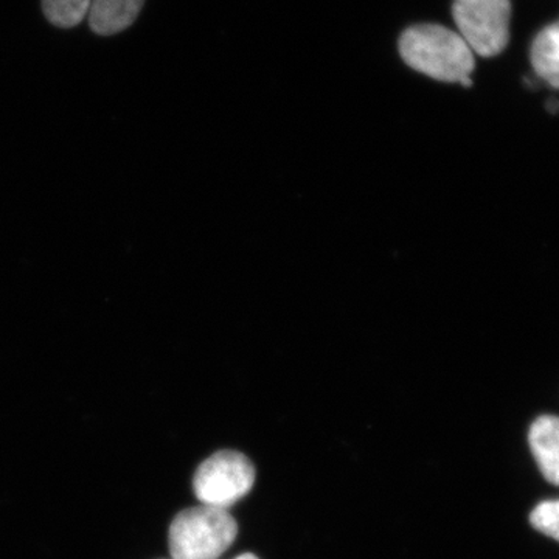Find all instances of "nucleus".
Here are the masks:
<instances>
[{
	"label": "nucleus",
	"mask_w": 559,
	"mask_h": 559,
	"mask_svg": "<svg viewBox=\"0 0 559 559\" xmlns=\"http://www.w3.org/2000/svg\"><path fill=\"white\" fill-rule=\"evenodd\" d=\"M452 17L474 55L498 57L509 46L510 0H454Z\"/></svg>",
	"instance_id": "nucleus-3"
},
{
	"label": "nucleus",
	"mask_w": 559,
	"mask_h": 559,
	"mask_svg": "<svg viewBox=\"0 0 559 559\" xmlns=\"http://www.w3.org/2000/svg\"><path fill=\"white\" fill-rule=\"evenodd\" d=\"M92 0H43L47 21L58 28H73L86 20Z\"/></svg>",
	"instance_id": "nucleus-8"
},
{
	"label": "nucleus",
	"mask_w": 559,
	"mask_h": 559,
	"mask_svg": "<svg viewBox=\"0 0 559 559\" xmlns=\"http://www.w3.org/2000/svg\"><path fill=\"white\" fill-rule=\"evenodd\" d=\"M255 484V468L245 454L219 451L201 463L193 477V491L202 506L229 509Z\"/></svg>",
	"instance_id": "nucleus-4"
},
{
	"label": "nucleus",
	"mask_w": 559,
	"mask_h": 559,
	"mask_svg": "<svg viewBox=\"0 0 559 559\" xmlns=\"http://www.w3.org/2000/svg\"><path fill=\"white\" fill-rule=\"evenodd\" d=\"M237 559H260V558L255 557V555H252V554H245V555H241V557H238Z\"/></svg>",
	"instance_id": "nucleus-10"
},
{
	"label": "nucleus",
	"mask_w": 559,
	"mask_h": 559,
	"mask_svg": "<svg viewBox=\"0 0 559 559\" xmlns=\"http://www.w3.org/2000/svg\"><path fill=\"white\" fill-rule=\"evenodd\" d=\"M528 443L540 473L551 485H559V418L546 415L533 423Z\"/></svg>",
	"instance_id": "nucleus-5"
},
{
	"label": "nucleus",
	"mask_w": 559,
	"mask_h": 559,
	"mask_svg": "<svg viewBox=\"0 0 559 559\" xmlns=\"http://www.w3.org/2000/svg\"><path fill=\"white\" fill-rule=\"evenodd\" d=\"M145 0H92L90 27L95 35L112 36L130 28Z\"/></svg>",
	"instance_id": "nucleus-6"
},
{
	"label": "nucleus",
	"mask_w": 559,
	"mask_h": 559,
	"mask_svg": "<svg viewBox=\"0 0 559 559\" xmlns=\"http://www.w3.org/2000/svg\"><path fill=\"white\" fill-rule=\"evenodd\" d=\"M237 521L227 510L193 507L171 522L168 546L173 559H218L237 539Z\"/></svg>",
	"instance_id": "nucleus-2"
},
{
	"label": "nucleus",
	"mask_w": 559,
	"mask_h": 559,
	"mask_svg": "<svg viewBox=\"0 0 559 559\" xmlns=\"http://www.w3.org/2000/svg\"><path fill=\"white\" fill-rule=\"evenodd\" d=\"M399 49L403 61L415 72L441 83L473 86L474 51L457 32L444 25H412L401 35Z\"/></svg>",
	"instance_id": "nucleus-1"
},
{
	"label": "nucleus",
	"mask_w": 559,
	"mask_h": 559,
	"mask_svg": "<svg viewBox=\"0 0 559 559\" xmlns=\"http://www.w3.org/2000/svg\"><path fill=\"white\" fill-rule=\"evenodd\" d=\"M533 527L544 535L559 540V500L539 503L530 516Z\"/></svg>",
	"instance_id": "nucleus-9"
},
{
	"label": "nucleus",
	"mask_w": 559,
	"mask_h": 559,
	"mask_svg": "<svg viewBox=\"0 0 559 559\" xmlns=\"http://www.w3.org/2000/svg\"><path fill=\"white\" fill-rule=\"evenodd\" d=\"M530 60L540 79L559 90V21L538 33L533 40Z\"/></svg>",
	"instance_id": "nucleus-7"
}]
</instances>
